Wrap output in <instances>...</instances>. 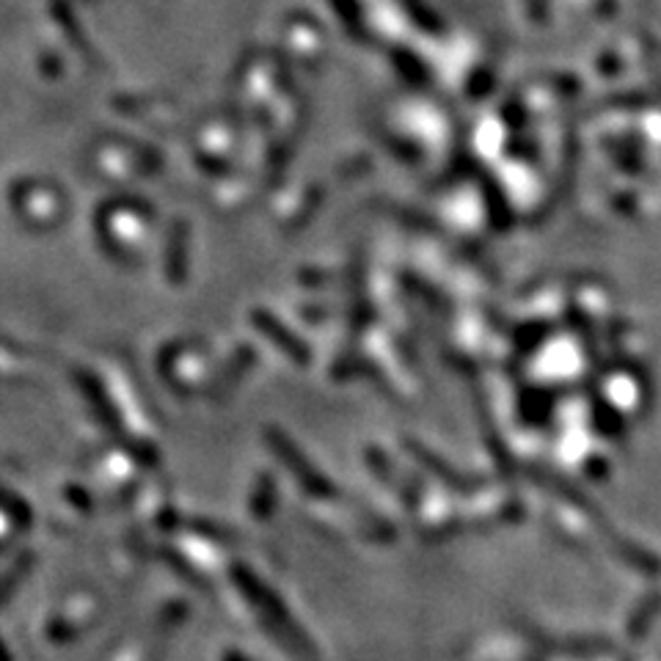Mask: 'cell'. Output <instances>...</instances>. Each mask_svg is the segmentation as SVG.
I'll use <instances>...</instances> for the list:
<instances>
[]
</instances>
